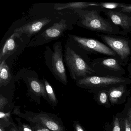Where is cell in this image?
<instances>
[{"label": "cell", "instance_id": "12", "mask_svg": "<svg viewBox=\"0 0 131 131\" xmlns=\"http://www.w3.org/2000/svg\"><path fill=\"white\" fill-rule=\"evenodd\" d=\"M66 21L62 19L55 23L52 26L46 30L42 34L43 37L47 40H51L58 38L67 29Z\"/></svg>", "mask_w": 131, "mask_h": 131}, {"label": "cell", "instance_id": "6", "mask_svg": "<svg viewBox=\"0 0 131 131\" xmlns=\"http://www.w3.org/2000/svg\"><path fill=\"white\" fill-rule=\"evenodd\" d=\"M90 66L96 76L121 77L126 74L125 69L113 57H108L94 59L91 61Z\"/></svg>", "mask_w": 131, "mask_h": 131}, {"label": "cell", "instance_id": "8", "mask_svg": "<svg viewBox=\"0 0 131 131\" xmlns=\"http://www.w3.org/2000/svg\"><path fill=\"white\" fill-rule=\"evenodd\" d=\"M53 49L54 52L52 56V66L53 73L60 82L66 85L68 80L63 62L62 49L60 43H56Z\"/></svg>", "mask_w": 131, "mask_h": 131}, {"label": "cell", "instance_id": "7", "mask_svg": "<svg viewBox=\"0 0 131 131\" xmlns=\"http://www.w3.org/2000/svg\"><path fill=\"white\" fill-rule=\"evenodd\" d=\"M70 37L86 56L88 54H102L116 58L118 60L117 55L112 50L96 39L74 35H71Z\"/></svg>", "mask_w": 131, "mask_h": 131}, {"label": "cell", "instance_id": "29", "mask_svg": "<svg viewBox=\"0 0 131 131\" xmlns=\"http://www.w3.org/2000/svg\"><path fill=\"white\" fill-rule=\"evenodd\" d=\"M127 70L128 72V77L131 79V63L128 64L127 66Z\"/></svg>", "mask_w": 131, "mask_h": 131}, {"label": "cell", "instance_id": "22", "mask_svg": "<svg viewBox=\"0 0 131 131\" xmlns=\"http://www.w3.org/2000/svg\"><path fill=\"white\" fill-rule=\"evenodd\" d=\"M16 119L18 122L17 128L20 131H33L30 124L22 123L19 118H16Z\"/></svg>", "mask_w": 131, "mask_h": 131}, {"label": "cell", "instance_id": "1", "mask_svg": "<svg viewBox=\"0 0 131 131\" xmlns=\"http://www.w3.org/2000/svg\"><path fill=\"white\" fill-rule=\"evenodd\" d=\"M79 18V23L85 29L102 34L126 35L119 27L113 24L108 19L100 15L102 11L96 7L90 9L73 10Z\"/></svg>", "mask_w": 131, "mask_h": 131}, {"label": "cell", "instance_id": "5", "mask_svg": "<svg viewBox=\"0 0 131 131\" xmlns=\"http://www.w3.org/2000/svg\"><path fill=\"white\" fill-rule=\"evenodd\" d=\"M104 44L112 50L117 55L118 61L122 66L125 67L131 56L130 42L131 39L117 35L97 34Z\"/></svg>", "mask_w": 131, "mask_h": 131}, {"label": "cell", "instance_id": "9", "mask_svg": "<svg viewBox=\"0 0 131 131\" xmlns=\"http://www.w3.org/2000/svg\"><path fill=\"white\" fill-rule=\"evenodd\" d=\"M107 19L126 35L131 32V16L117 10H102Z\"/></svg>", "mask_w": 131, "mask_h": 131}, {"label": "cell", "instance_id": "19", "mask_svg": "<svg viewBox=\"0 0 131 131\" xmlns=\"http://www.w3.org/2000/svg\"><path fill=\"white\" fill-rule=\"evenodd\" d=\"M126 4L124 3H95L94 7L99 8L101 11L102 10H118L125 6Z\"/></svg>", "mask_w": 131, "mask_h": 131}, {"label": "cell", "instance_id": "23", "mask_svg": "<svg viewBox=\"0 0 131 131\" xmlns=\"http://www.w3.org/2000/svg\"><path fill=\"white\" fill-rule=\"evenodd\" d=\"M112 131H121L120 120L118 113L113 117V124L112 125Z\"/></svg>", "mask_w": 131, "mask_h": 131}, {"label": "cell", "instance_id": "13", "mask_svg": "<svg viewBox=\"0 0 131 131\" xmlns=\"http://www.w3.org/2000/svg\"><path fill=\"white\" fill-rule=\"evenodd\" d=\"M118 114L121 131H131V98H129L123 111Z\"/></svg>", "mask_w": 131, "mask_h": 131}, {"label": "cell", "instance_id": "31", "mask_svg": "<svg viewBox=\"0 0 131 131\" xmlns=\"http://www.w3.org/2000/svg\"><path fill=\"white\" fill-rule=\"evenodd\" d=\"M129 47H130V54H131V40H130V45H129Z\"/></svg>", "mask_w": 131, "mask_h": 131}, {"label": "cell", "instance_id": "15", "mask_svg": "<svg viewBox=\"0 0 131 131\" xmlns=\"http://www.w3.org/2000/svg\"><path fill=\"white\" fill-rule=\"evenodd\" d=\"M95 6V3L76 2L67 3H56L54 5V9L57 10L65 9H70L73 10H76L85 9L89 7H93Z\"/></svg>", "mask_w": 131, "mask_h": 131}, {"label": "cell", "instance_id": "20", "mask_svg": "<svg viewBox=\"0 0 131 131\" xmlns=\"http://www.w3.org/2000/svg\"><path fill=\"white\" fill-rule=\"evenodd\" d=\"M43 82L46 91L47 101L51 105L56 106L58 104V101L52 87L46 80L44 79Z\"/></svg>", "mask_w": 131, "mask_h": 131}, {"label": "cell", "instance_id": "28", "mask_svg": "<svg viewBox=\"0 0 131 131\" xmlns=\"http://www.w3.org/2000/svg\"><path fill=\"white\" fill-rule=\"evenodd\" d=\"M12 127L10 128V131H20L17 128V126H16L14 123L12 125Z\"/></svg>", "mask_w": 131, "mask_h": 131}, {"label": "cell", "instance_id": "11", "mask_svg": "<svg viewBox=\"0 0 131 131\" xmlns=\"http://www.w3.org/2000/svg\"><path fill=\"white\" fill-rule=\"evenodd\" d=\"M50 22L51 19L47 18L36 20L16 28L14 30V32L17 34H25L30 37L37 33Z\"/></svg>", "mask_w": 131, "mask_h": 131}, {"label": "cell", "instance_id": "25", "mask_svg": "<svg viewBox=\"0 0 131 131\" xmlns=\"http://www.w3.org/2000/svg\"><path fill=\"white\" fill-rule=\"evenodd\" d=\"M8 103V100L2 95H0V111L4 112V108Z\"/></svg>", "mask_w": 131, "mask_h": 131}, {"label": "cell", "instance_id": "3", "mask_svg": "<svg viewBox=\"0 0 131 131\" xmlns=\"http://www.w3.org/2000/svg\"><path fill=\"white\" fill-rule=\"evenodd\" d=\"M131 84V79L128 77H102L94 75L80 79L76 81L77 86L87 90L88 92L108 90L122 84Z\"/></svg>", "mask_w": 131, "mask_h": 131}, {"label": "cell", "instance_id": "17", "mask_svg": "<svg viewBox=\"0 0 131 131\" xmlns=\"http://www.w3.org/2000/svg\"><path fill=\"white\" fill-rule=\"evenodd\" d=\"M89 92L94 95V99L99 105L103 106L106 108H110L111 105L109 99L107 90H95L90 91Z\"/></svg>", "mask_w": 131, "mask_h": 131}, {"label": "cell", "instance_id": "2", "mask_svg": "<svg viewBox=\"0 0 131 131\" xmlns=\"http://www.w3.org/2000/svg\"><path fill=\"white\" fill-rule=\"evenodd\" d=\"M12 113L25 119L29 123L40 124L51 131H67L62 119L54 114L40 111L37 113L31 111H25L21 112L20 106H15Z\"/></svg>", "mask_w": 131, "mask_h": 131}, {"label": "cell", "instance_id": "27", "mask_svg": "<svg viewBox=\"0 0 131 131\" xmlns=\"http://www.w3.org/2000/svg\"><path fill=\"white\" fill-rule=\"evenodd\" d=\"M73 126L74 131H86L82 125L77 121H73Z\"/></svg>", "mask_w": 131, "mask_h": 131}, {"label": "cell", "instance_id": "14", "mask_svg": "<svg viewBox=\"0 0 131 131\" xmlns=\"http://www.w3.org/2000/svg\"><path fill=\"white\" fill-rule=\"evenodd\" d=\"M30 91L38 97H43L47 100V95L44 83L34 77L28 78Z\"/></svg>", "mask_w": 131, "mask_h": 131}, {"label": "cell", "instance_id": "24", "mask_svg": "<svg viewBox=\"0 0 131 131\" xmlns=\"http://www.w3.org/2000/svg\"><path fill=\"white\" fill-rule=\"evenodd\" d=\"M33 131H51L43 126L35 123H29Z\"/></svg>", "mask_w": 131, "mask_h": 131}, {"label": "cell", "instance_id": "30", "mask_svg": "<svg viewBox=\"0 0 131 131\" xmlns=\"http://www.w3.org/2000/svg\"><path fill=\"white\" fill-rule=\"evenodd\" d=\"M7 127L3 124H0V131H5Z\"/></svg>", "mask_w": 131, "mask_h": 131}, {"label": "cell", "instance_id": "10", "mask_svg": "<svg viewBox=\"0 0 131 131\" xmlns=\"http://www.w3.org/2000/svg\"><path fill=\"white\" fill-rule=\"evenodd\" d=\"M128 85L122 84L112 87L107 90L110 104L114 106L124 103L130 93Z\"/></svg>", "mask_w": 131, "mask_h": 131}, {"label": "cell", "instance_id": "4", "mask_svg": "<svg viewBox=\"0 0 131 131\" xmlns=\"http://www.w3.org/2000/svg\"><path fill=\"white\" fill-rule=\"evenodd\" d=\"M64 57L70 76L74 80L96 75L91 66L82 57L69 47L66 48Z\"/></svg>", "mask_w": 131, "mask_h": 131}, {"label": "cell", "instance_id": "26", "mask_svg": "<svg viewBox=\"0 0 131 131\" xmlns=\"http://www.w3.org/2000/svg\"><path fill=\"white\" fill-rule=\"evenodd\" d=\"M117 11H120L127 15L131 16V4H126V6Z\"/></svg>", "mask_w": 131, "mask_h": 131}, {"label": "cell", "instance_id": "18", "mask_svg": "<svg viewBox=\"0 0 131 131\" xmlns=\"http://www.w3.org/2000/svg\"><path fill=\"white\" fill-rule=\"evenodd\" d=\"M12 79L11 73L5 60L1 61L0 64V86L7 85Z\"/></svg>", "mask_w": 131, "mask_h": 131}, {"label": "cell", "instance_id": "21", "mask_svg": "<svg viewBox=\"0 0 131 131\" xmlns=\"http://www.w3.org/2000/svg\"><path fill=\"white\" fill-rule=\"evenodd\" d=\"M11 112L5 113L0 111V124H3L7 128L12 125L14 122L11 118Z\"/></svg>", "mask_w": 131, "mask_h": 131}, {"label": "cell", "instance_id": "16", "mask_svg": "<svg viewBox=\"0 0 131 131\" xmlns=\"http://www.w3.org/2000/svg\"><path fill=\"white\" fill-rule=\"evenodd\" d=\"M14 34L6 40L1 48L0 52L1 61L3 60V58L12 54L16 50L17 45L15 41L16 36Z\"/></svg>", "mask_w": 131, "mask_h": 131}]
</instances>
